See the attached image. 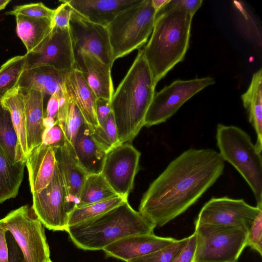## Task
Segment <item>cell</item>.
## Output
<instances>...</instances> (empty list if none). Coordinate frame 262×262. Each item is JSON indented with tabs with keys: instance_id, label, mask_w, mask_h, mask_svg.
Masks as SVG:
<instances>
[{
	"instance_id": "1",
	"label": "cell",
	"mask_w": 262,
	"mask_h": 262,
	"mask_svg": "<svg viewBox=\"0 0 262 262\" xmlns=\"http://www.w3.org/2000/svg\"><path fill=\"white\" fill-rule=\"evenodd\" d=\"M225 161L212 149L190 148L172 160L143 194L140 212L161 227L185 212L222 174Z\"/></svg>"
},
{
	"instance_id": "14",
	"label": "cell",
	"mask_w": 262,
	"mask_h": 262,
	"mask_svg": "<svg viewBox=\"0 0 262 262\" xmlns=\"http://www.w3.org/2000/svg\"><path fill=\"white\" fill-rule=\"evenodd\" d=\"M25 55L26 69L48 66L59 71H67L75 68L74 51L69 28H54L50 37L38 51L26 53Z\"/></svg>"
},
{
	"instance_id": "23",
	"label": "cell",
	"mask_w": 262,
	"mask_h": 262,
	"mask_svg": "<svg viewBox=\"0 0 262 262\" xmlns=\"http://www.w3.org/2000/svg\"><path fill=\"white\" fill-rule=\"evenodd\" d=\"M24 93L25 111L26 120L27 141L28 154L42 143L45 128L43 121V98L40 91L31 89Z\"/></svg>"
},
{
	"instance_id": "45",
	"label": "cell",
	"mask_w": 262,
	"mask_h": 262,
	"mask_svg": "<svg viewBox=\"0 0 262 262\" xmlns=\"http://www.w3.org/2000/svg\"><path fill=\"white\" fill-rule=\"evenodd\" d=\"M168 1L169 0H151L152 5L157 12V14Z\"/></svg>"
},
{
	"instance_id": "15",
	"label": "cell",
	"mask_w": 262,
	"mask_h": 262,
	"mask_svg": "<svg viewBox=\"0 0 262 262\" xmlns=\"http://www.w3.org/2000/svg\"><path fill=\"white\" fill-rule=\"evenodd\" d=\"M75 68L79 71L96 98L111 101L114 93L111 68L97 57L83 51L74 52Z\"/></svg>"
},
{
	"instance_id": "7",
	"label": "cell",
	"mask_w": 262,
	"mask_h": 262,
	"mask_svg": "<svg viewBox=\"0 0 262 262\" xmlns=\"http://www.w3.org/2000/svg\"><path fill=\"white\" fill-rule=\"evenodd\" d=\"M248 229L210 224L195 225L193 262H235L246 247Z\"/></svg>"
},
{
	"instance_id": "18",
	"label": "cell",
	"mask_w": 262,
	"mask_h": 262,
	"mask_svg": "<svg viewBox=\"0 0 262 262\" xmlns=\"http://www.w3.org/2000/svg\"><path fill=\"white\" fill-rule=\"evenodd\" d=\"M141 0H67L73 10L86 19L107 27L120 13Z\"/></svg>"
},
{
	"instance_id": "44",
	"label": "cell",
	"mask_w": 262,
	"mask_h": 262,
	"mask_svg": "<svg viewBox=\"0 0 262 262\" xmlns=\"http://www.w3.org/2000/svg\"><path fill=\"white\" fill-rule=\"evenodd\" d=\"M7 231L0 226V262H9L6 233Z\"/></svg>"
},
{
	"instance_id": "38",
	"label": "cell",
	"mask_w": 262,
	"mask_h": 262,
	"mask_svg": "<svg viewBox=\"0 0 262 262\" xmlns=\"http://www.w3.org/2000/svg\"><path fill=\"white\" fill-rule=\"evenodd\" d=\"M202 0H169L158 13L169 9H176L184 10L193 16L202 6Z\"/></svg>"
},
{
	"instance_id": "33",
	"label": "cell",
	"mask_w": 262,
	"mask_h": 262,
	"mask_svg": "<svg viewBox=\"0 0 262 262\" xmlns=\"http://www.w3.org/2000/svg\"><path fill=\"white\" fill-rule=\"evenodd\" d=\"M188 238L187 237L177 240L171 245L127 262H172L185 247Z\"/></svg>"
},
{
	"instance_id": "12",
	"label": "cell",
	"mask_w": 262,
	"mask_h": 262,
	"mask_svg": "<svg viewBox=\"0 0 262 262\" xmlns=\"http://www.w3.org/2000/svg\"><path fill=\"white\" fill-rule=\"evenodd\" d=\"M141 153L129 142L106 153L101 174L119 196L128 198L133 188Z\"/></svg>"
},
{
	"instance_id": "29",
	"label": "cell",
	"mask_w": 262,
	"mask_h": 262,
	"mask_svg": "<svg viewBox=\"0 0 262 262\" xmlns=\"http://www.w3.org/2000/svg\"><path fill=\"white\" fill-rule=\"evenodd\" d=\"M118 196L101 173L88 174L75 207H82Z\"/></svg>"
},
{
	"instance_id": "5",
	"label": "cell",
	"mask_w": 262,
	"mask_h": 262,
	"mask_svg": "<svg viewBox=\"0 0 262 262\" xmlns=\"http://www.w3.org/2000/svg\"><path fill=\"white\" fill-rule=\"evenodd\" d=\"M216 139L224 161L233 166L251 188L256 207L262 209V157L249 135L233 125L219 124Z\"/></svg>"
},
{
	"instance_id": "22",
	"label": "cell",
	"mask_w": 262,
	"mask_h": 262,
	"mask_svg": "<svg viewBox=\"0 0 262 262\" xmlns=\"http://www.w3.org/2000/svg\"><path fill=\"white\" fill-rule=\"evenodd\" d=\"M64 71L48 66L26 69L18 80L17 86L23 91L34 89L45 95H52L63 85Z\"/></svg>"
},
{
	"instance_id": "13",
	"label": "cell",
	"mask_w": 262,
	"mask_h": 262,
	"mask_svg": "<svg viewBox=\"0 0 262 262\" xmlns=\"http://www.w3.org/2000/svg\"><path fill=\"white\" fill-rule=\"evenodd\" d=\"M69 28L74 52L92 54L112 69L114 62L107 27L89 21L72 9Z\"/></svg>"
},
{
	"instance_id": "3",
	"label": "cell",
	"mask_w": 262,
	"mask_h": 262,
	"mask_svg": "<svg viewBox=\"0 0 262 262\" xmlns=\"http://www.w3.org/2000/svg\"><path fill=\"white\" fill-rule=\"evenodd\" d=\"M193 16L176 9L157 14L151 37L143 49L156 85L184 60L189 48Z\"/></svg>"
},
{
	"instance_id": "37",
	"label": "cell",
	"mask_w": 262,
	"mask_h": 262,
	"mask_svg": "<svg viewBox=\"0 0 262 262\" xmlns=\"http://www.w3.org/2000/svg\"><path fill=\"white\" fill-rule=\"evenodd\" d=\"M61 4L56 9L51 19L53 28L65 29L69 28V21L72 12V8L67 1H60Z\"/></svg>"
},
{
	"instance_id": "20",
	"label": "cell",
	"mask_w": 262,
	"mask_h": 262,
	"mask_svg": "<svg viewBox=\"0 0 262 262\" xmlns=\"http://www.w3.org/2000/svg\"><path fill=\"white\" fill-rule=\"evenodd\" d=\"M56 164L64 180L68 207L71 211L75 207L88 173L79 166L73 151L65 141L54 148Z\"/></svg>"
},
{
	"instance_id": "2",
	"label": "cell",
	"mask_w": 262,
	"mask_h": 262,
	"mask_svg": "<svg viewBox=\"0 0 262 262\" xmlns=\"http://www.w3.org/2000/svg\"><path fill=\"white\" fill-rule=\"evenodd\" d=\"M156 85L143 49L119 84L111 100V108L121 144L130 142L144 126Z\"/></svg>"
},
{
	"instance_id": "40",
	"label": "cell",
	"mask_w": 262,
	"mask_h": 262,
	"mask_svg": "<svg viewBox=\"0 0 262 262\" xmlns=\"http://www.w3.org/2000/svg\"><path fill=\"white\" fill-rule=\"evenodd\" d=\"M188 237L186 245L172 262H193L196 249L195 233Z\"/></svg>"
},
{
	"instance_id": "31",
	"label": "cell",
	"mask_w": 262,
	"mask_h": 262,
	"mask_svg": "<svg viewBox=\"0 0 262 262\" xmlns=\"http://www.w3.org/2000/svg\"><path fill=\"white\" fill-rule=\"evenodd\" d=\"M26 56L18 55L7 60L0 67V98L17 85L26 69Z\"/></svg>"
},
{
	"instance_id": "21",
	"label": "cell",
	"mask_w": 262,
	"mask_h": 262,
	"mask_svg": "<svg viewBox=\"0 0 262 262\" xmlns=\"http://www.w3.org/2000/svg\"><path fill=\"white\" fill-rule=\"evenodd\" d=\"M73 150L78 164L88 174L101 173L106 153L94 140L85 122L76 137Z\"/></svg>"
},
{
	"instance_id": "27",
	"label": "cell",
	"mask_w": 262,
	"mask_h": 262,
	"mask_svg": "<svg viewBox=\"0 0 262 262\" xmlns=\"http://www.w3.org/2000/svg\"><path fill=\"white\" fill-rule=\"evenodd\" d=\"M26 163L12 164L0 144V204L18 194Z\"/></svg>"
},
{
	"instance_id": "39",
	"label": "cell",
	"mask_w": 262,
	"mask_h": 262,
	"mask_svg": "<svg viewBox=\"0 0 262 262\" xmlns=\"http://www.w3.org/2000/svg\"><path fill=\"white\" fill-rule=\"evenodd\" d=\"M64 141L65 138L63 130L58 123L51 128L45 129L42 143L55 148L62 145Z\"/></svg>"
},
{
	"instance_id": "47",
	"label": "cell",
	"mask_w": 262,
	"mask_h": 262,
	"mask_svg": "<svg viewBox=\"0 0 262 262\" xmlns=\"http://www.w3.org/2000/svg\"><path fill=\"white\" fill-rule=\"evenodd\" d=\"M47 262H52V261H51V259H50V260H49L48 261H47Z\"/></svg>"
},
{
	"instance_id": "9",
	"label": "cell",
	"mask_w": 262,
	"mask_h": 262,
	"mask_svg": "<svg viewBox=\"0 0 262 262\" xmlns=\"http://www.w3.org/2000/svg\"><path fill=\"white\" fill-rule=\"evenodd\" d=\"M215 81L211 77L190 80H176L155 93L144 120L150 127L166 122L187 101Z\"/></svg>"
},
{
	"instance_id": "8",
	"label": "cell",
	"mask_w": 262,
	"mask_h": 262,
	"mask_svg": "<svg viewBox=\"0 0 262 262\" xmlns=\"http://www.w3.org/2000/svg\"><path fill=\"white\" fill-rule=\"evenodd\" d=\"M0 226L9 231L18 244L24 262H47L50 250L43 225L32 206H23L0 220Z\"/></svg>"
},
{
	"instance_id": "17",
	"label": "cell",
	"mask_w": 262,
	"mask_h": 262,
	"mask_svg": "<svg viewBox=\"0 0 262 262\" xmlns=\"http://www.w3.org/2000/svg\"><path fill=\"white\" fill-rule=\"evenodd\" d=\"M63 88L68 101L77 106L90 130L98 127L99 124L95 109L97 98L80 72L75 68L64 71Z\"/></svg>"
},
{
	"instance_id": "41",
	"label": "cell",
	"mask_w": 262,
	"mask_h": 262,
	"mask_svg": "<svg viewBox=\"0 0 262 262\" xmlns=\"http://www.w3.org/2000/svg\"><path fill=\"white\" fill-rule=\"evenodd\" d=\"M69 109V102L62 87L58 98L57 122L63 130Z\"/></svg>"
},
{
	"instance_id": "42",
	"label": "cell",
	"mask_w": 262,
	"mask_h": 262,
	"mask_svg": "<svg viewBox=\"0 0 262 262\" xmlns=\"http://www.w3.org/2000/svg\"><path fill=\"white\" fill-rule=\"evenodd\" d=\"M96 114L99 125L103 122L112 112L110 100L97 98L96 100Z\"/></svg>"
},
{
	"instance_id": "28",
	"label": "cell",
	"mask_w": 262,
	"mask_h": 262,
	"mask_svg": "<svg viewBox=\"0 0 262 262\" xmlns=\"http://www.w3.org/2000/svg\"><path fill=\"white\" fill-rule=\"evenodd\" d=\"M0 144L12 164L26 163V159L21 151L10 113L2 105L1 100Z\"/></svg>"
},
{
	"instance_id": "36",
	"label": "cell",
	"mask_w": 262,
	"mask_h": 262,
	"mask_svg": "<svg viewBox=\"0 0 262 262\" xmlns=\"http://www.w3.org/2000/svg\"><path fill=\"white\" fill-rule=\"evenodd\" d=\"M262 255V211L257 215L249 228L246 247Z\"/></svg>"
},
{
	"instance_id": "6",
	"label": "cell",
	"mask_w": 262,
	"mask_h": 262,
	"mask_svg": "<svg viewBox=\"0 0 262 262\" xmlns=\"http://www.w3.org/2000/svg\"><path fill=\"white\" fill-rule=\"evenodd\" d=\"M156 16L151 0H141L112 21L107 29L114 62L140 49L147 42L152 32Z\"/></svg>"
},
{
	"instance_id": "24",
	"label": "cell",
	"mask_w": 262,
	"mask_h": 262,
	"mask_svg": "<svg viewBox=\"0 0 262 262\" xmlns=\"http://www.w3.org/2000/svg\"><path fill=\"white\" fill-rule=\"evenodd\" d=\"M17 36L25 45L27 53L38 51L47 41L53 29L51 19L15 16Z\"/></svg>"
},
{
	"instance_id": "46",
	"label": "cell",
	"mask_w": 262,
	"mask_h": 262,
	"mask_svg": "<svg viewBox=\"0 0 262 262\" xmlns=\"http://www.w3.org/2000/svg\"><path fill=\"white\" fill-rule=\"evenodd\" d=\"M11 0H0V11L4 9Z\"/></svg>"
},
{
	"instance_id": "16",
	"label": "cell",
	"mask_w": 262,
	"mask_h": 262,
	"mask_svg": "<svg viewBox=\"0 0 262 262\" xmlns=\"http://www.w3.org/2000/svg\"><path fill=\"white\" fill-rule=\"evenodd\" d=\"M177 240L154 233L133 235L116 241L103 250L108 257L127 262L171 245Z\"/></svg>"
},
{
	"instance_id": "11",
	"label": "cell",
	"mask_w": 262,
	"mask_h": 262,
	"mask_svg": "<svg viewBox=\"0 0 262 262\" xmlns=\"http://www.w3.org/2000/svg\"><path fill=\"white\" fill-rule=\"evenodd\" d=\"M261 211L262 209L249 205L243 199L212 198L201 209L194 225L239 227L249 230Z\"/></svg>"
},
{
	"instance_id": "25",
	"label": "cell",
	"mask_w": 262,
	"mask_h": 262,
	"mask_svg": "<svg viewBox=\"0 0 262 262\" xmlns=\"http://www.w3.org/2000/svg\"><path fill=\"white\" fill-rule=\"evenodd\" d=\"M248 119L256 134L255 144L257 149L262 151V69L260 68L252 77L250 84L241 96Z\"/></svg>"
},
{
	"instance_id": "19",
	"label": "cell",
	"mask_w": 262,
	"mask_h": 262,
	"mask_svg": "<svg viewBox=\"0 0 262 262\" xmlns=\"http://www.w3.org/2000/svg\"><path fill=\"white\" fill-rule=\"evenodd\" d=\"M56 165L54 149L50 145L41 143L28 154L26 165L32 194L39 192L49 185Z\"/></svg>"
},
{
	"instance_id": "10",
	"label": "cell",
	"mask_w": 262,
	"mask_h": 262,
	"mask_svg": "<svg viewBox=\"0 0 262 262\" xmlns=\"http://www.w3.org/2000/svg\"><path fill=\"white\" fill-rule=\"evenodd\" d=\"M32 198V207L43 226L53 231L66 230L70 210L64 180L57 164L50 183Z\"/></svg>"
},
{
	"instance_id": "43",
	"label": "cell",
	"mask_w": 262,
	"mask_h": 262,
	"mask_svg": "<svg viewBox=\"0 0 262 262\" xmlns=\"http://www.w3.org/2000/svg\"><path fill=\"white\" fill-rule=\"evenodd\" d=\"M61 90L51 96L48 102L45 117L52 118L56 120L58 111V98Z\"/></svg>"
},
{
	"instance_id": "32",
	"label": "cell",
	"mask_w": 262,
	"mask_h": 262,
	"mask_svg": "<svg viewBox=\"0 0 262 262\" xmlns=\"http://www.w3.org/2000/svg\"><path fill=\"white\" fill-rule=\"evenodd\" d=\"M91 133L94 140L106 153L121 144L112 112L103 122L91 130Z\"/></svg>"
},
{
	"instance_id": "35",
	"label": "cell",
	"mask_w": 262,
	"mask_h": 262,
	"mask_svg": "<svg viewBox=\"0 0 262 262\" xmlns=\"http://www.w3.org/2000/svg\"><path fill=\"white\" fill-rule=\"evenodd\" d=\"M54 9L46 6L42 3H30L15 6L11 10L5 12L6 15H21L30 18L52 19Z\"/></svg>"
},
{
	"instance_id": "4",
	"label": "cell",
	"mask_w": 262,
	"mask_h": 262,
	"mask_svg": "<svg viewBox=\"0 0 262 262\" xmlns=\"http://www.w3.org/2000/svg\"><path fill=\"white\" fill-rule=\"evenodd\" d=\"M156 227L127 201L97 218L68 226L66 231L77 248L96 251L130 235L154 233Z\"/></svg>"
},
{
	"instance_id": "26",
	"label": "cell",
	"mask_w": 262,
	"mask_h": 262,
	"mask_svg": "<svg viewBox=\"0 0 262 262\" xmlns=\"http://www.w3.org/2000/svg\"><path fill=\"white\" fill-rule=\"evenodd\" d=\"M2 105L10 112L19 143L25 158L28 155L24 93L17 85L0 99Z\"/></svg>"
},
{
	"instance_id": "34",
	"label": "cell",
	"mask_w": 262,
	"mask_h": 262,
	"mask_svg": "<svg viewBox=\"0 0 262 262\" xmlns=\"http://www.w3.org/2000/svg\"><path fill=\"white\" fill-rule=\"evenodd\" d=\"M69 102V112L63 131L65 141L69 147L73 150L76 137L84 121L77 106L73 103Z\"/></svg>"
},
{
	"instance_id": "30",
	"label": "cell",
	"mask_w": 262,
	"mask_h": 262,
	"mask_svg": "<svg viewBox=\"0 0 262 262\" xmlns=\"http://www.w3.org/2000/svg\"><path fill=\"white\" fill-rule=\"evenodd\" d=\"M127 201V198L118 196L79 208L69 213L68 227L97 218Z\"/></svg>"
},
{
	"instance_id": "48",
	"label": "cell",
	"mask_w": 262,
	"mask_h": 262,
	"mask_svg": "<svg viewBox=\"0 0 262 262\" xmlns=\"http://www.w3.org/2000/svg\"><path fill=\"white\" fill-rule=\"evenodd\" d=\"M235 262H238V261H235Z\"/></svg>"
}]
</instances>
